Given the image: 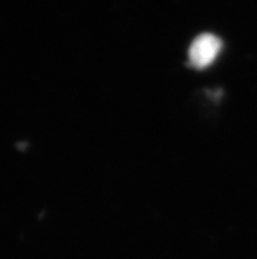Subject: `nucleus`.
I'll list each match as a JSON object with an SVG mask.
<instances>
[{
    "mask_svg": "<svg viewBox=\"0 0 257 259\" xmlns=\"http://www.w3.org/2000/svg\"><path fill=\"white\" fill-rule=\"evenodd\" d=\"M222 49V41L212 33H202L195 37L189 48V63L194 69H206L214 62Z\"/></svg>",
    "mask_w": 257,
    "mask_h": 259,
    "instance_id": "obj_1",
    "label": "nucleus"
}]
</instances>
